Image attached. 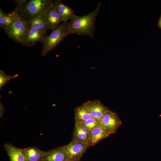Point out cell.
Returning <instances> with one entry per match:
<instances>
[{"mask_svg": "<svg viewBox=\"0 0 161 161\" xmlns=\"http://www.w3.org/2000/svg\"><path fill=\"white\" fill-rule=\"evenodd\" d=\"M13 2L16 6L14 10L28 24L34 18L45 15L54 3L52 0H17Z\"/></svg>", "mask_w": 161, "mask_h": 161, "instance_id": "6da1fadb", "label": "cell"}, {"mask_svg": "<svg viewBox=\"0 0 161 161\" xmlns=\"http://www.w3.org/2000/svg\"><path fill=\"white\" fill-rule=\"evenodd\" d=\"M101 3L99 2L95 9L89 14L82 16H76L68 23L69 34H75L94 37L95 22L100 10Z\"/></svg>", "mask_w": 161, "mask_h": 161, "instance_id": "7a4b0ae2", "label": "cell"}, {"mask_svg": "<svg viewBox=\"0 0 161 161\" xmlns=\"http://www.w3.org/2000/svg\"><path fill=\"white\" fill-rule=\"evenodd\" d=\"M67 21L63 22L52 30L48 35L45 36L41 41L43 47L41 52L42 57L54 50L68 35L69 33Z\"/></svg>", "mask_w": 161, "mask_h": 161, "instance_id": "3957f363", "label": "cell"}, {"mask_svg": "<svg viewBox=\"0 0 161 161\" xmlns=\"http://www.w3.org/2000/svg\"><path fill=\"white\" fill-rule=\"evenodd\" d=\"M29 27L28 24L18 15L13 22L4 30L9 38L23 44Z\"/></svg>", "mask_w": 161, "mask_h": 161, "instance_id": "277c9868", "label": "cell"}, {"mask_svg": "<svg viewBox=\"0 0 161 161\" xmlns=\"http://www.w3.org/2000/svg\"><path fill=\"white\" fill-rule=\"evenodd\" d=\"M121 124L117 114L109 109L105 114L100 123L111 134L115 133Z\"/></svg>", "mask_w": 161, "mask_h": 161, "instance_id": "5b68a950", "label": "cell"}, {"mask_svg": "<svg viewBox=\"0 0 161 161\" xmlns=\"http://www.w3.org/2000/svg\"><path fill=\"white\" fill-rule=\"evenodd\" d=\"M92 118L100 123L105 114L109 110L99 100H88L83 103Z\"/></svg>", "mask_w": 161, "mask_h": 161, "instance_id": "8992f818", "label": "cell"}, {"mask_svg": "<svg viewBox=\"0 0 161 161\" xmlns=\"http://www.w3.org/2000/svg\"><path fill=\"white\" fill-rule=\"evenodd\" d=\"M68 155V159H80L87 148V145L75 139L64 146Z\"/></svg>", "mask_w": 161, "mask_h": 161, "instance_id": "52a82bcc", "label": "cell"}, {"mask_svg": "<svg viewBox=\"0 0 161 161\" xmlns=\"http://www.w3.org/2000/svg\"><path fill=\"white\" fill-rule=\"evenodd\" d=\"M45 35L36 29L29 26L23 45L27 47H33L38 42H41Z\"/></svg>", "mask_w": 161, "mask_h": 161, "instance_id": "ba28073f", "label": "cell"}, {"mask_svg": "<svg viewBox=\"0 0 161 161\" xmlns=\"http://www.w3.org/2000/svg\"><path fill=\"white\" fill-rule=\"evenodd\" d=\"M53 6L63 22L67 21L76 16L74 10L70 7L64 4L61 0L54 1Z\"/></svg>", "mask_w": 161, "mask_h": 161, "instance_id": "9c48e42d", "label": "cell"}, {"mask_svg": "<svg viewBox=\"0 0 161 161\" xmlns=\"http://www.w3.org/2000/svg\"><path fill=\"white\" fill-rule=\"evenodd\" d=\"M42 159L45 161H66L68 155L63 146L47 151Z\"/></svg>", "mask_w": 161, "mask_h": 161, "instance_id": "30bf717a", "label": "cell"}, {"mask_svg": "<svg viewBox=\"0 0 161 161\" xmlns=\"http://www.w3.org/2000/svg\"><path fill=\"white\" fill-rule=\"evenodd\" d=\"M4 146L10 161H26L23 149L17 148L10 143H5Z\"/></svg>", "mask_w": 161, "mask_h": 161, "instance_id": "8fae6325", "label": "cell"}, {"mask_svg": "<svg viewBox=\"0 0 161 161\" xmlns=\"http://www.w3.org/2000/svg\"><path fill=\"white\" fill-rule=\"evenodd\" d=\"M111 134L100 125L91 131L87 145L93 146Z\"/></svg>", "mask_w": 161, "mask_h": 161, "instance_id": "7c38bea8", "label": "cell"}, {"mask_svg": "<svg viewBox=\"0 0 161 161\" xmlns=\"http://www.w3.org/2000/svg\"><path fill=\"white\" fill-rule=\"evenodd\" d=\"M45 18L48 30H53L63 22L61 17L55 9L53 5L47 12Z\"/></svg>", "mask_w": 161, "mask_h": 161, "instance_id": "4fadbf2b", "label": "cell"}, {"mask_svg": "<svg viewBox=\"0 0 161 161\" xmlns=\"http://www.w3.org/2000/svg\"><path fill=\"white\" fill-rule=\"evenodd\" d=\"M90 132V131L79 123H75L72 139L77 140L87 145Z\"/></svg>", "mask_w": 161, "mask_h": 161, "instance_id": "5bb4252c", "label": "cell"}, {"mask_svg": "<svg viewBox=\"0 0 161 161\" xmlns=\"http://www.w3.org/2000/svg\"><path fill=\"white\" fill-rule=\"evenodd\" d=\"M23 149L25 154L26 161H39L47 153L35 147H30Z\"/></svg>", "mask_w": 161, "mask_h": 161, "instance_id": "9a60e30c", "label": "cell"}, {"mask_svg": "<svg viewBox=\"0 0 161 161\" xmlns=\"http://www.w3.org/2000/svg\"><path fill=\"white\" fill-rule=\"evenodd\" d=\"M91 118L90 112L83 104L75 109V123H82Z\"/></svg>", "mask_w": 161, "mask_h": 161, "instance_id": "2e32d148", "label": "cell"}, {"mask_svg": "<svg viewBox=\"0 0 161 161\" xmlns=\"http://www.w3.org/2000/svg\"><path fill=\"white\" fill-rule=\"evenodd\" d=\"M45 15L34 18L29 22V25L46 35L48 29L45 20Z\"/></svg>", "mask_w": 161, "mask_h": 161, "instance_id": "e0dca14e", "label": "cell"}, {"mask_svg": "<svg viewBox=\"0 0 161 161\" xmlns=\"http://www.w3.org/2000/svg\"><path fill=\"white\" fill-rule=\"evenodd\" d=\"M18 14L14 10L8 13H4L1 9L0 10V26L3 29L11 24Z\"/></svg>", "mask_w": 161, "mask_h": 161, "instance_id": "ac0fdd59", "label": "cell"}, {"mask_svg": "<svg viewBox=\"0 0 161 161\" xmlns=\"http://www.w3.org/2000/svg\"><path fill=\"white\" fill-rule=\"evenodd\" d=\"M18 74L12 75H8L2 70L0 71V89L10 80L17 78Z\"/></svg>", "mask_w": 161, "mask_h": 161, "instance_id": "d6986e66", "label": "cell"}, {"mask_svg": "<svg viewBox=\"0 0 161 161\" xmlns=\"http://www.w3.org/2000/svg\"><path fill=\"white\" fill-rule=\"evenodd\" d=\"M78 123L90 131L100 125L92 117L83 122Z\"/></svg>", "mask_w": 161, "mask_h": 161, "instance_id": "ffe728a7", "label": "cell"}, {"mask_svg": "<svg viewBox=\"0 0 161 161\" xmlns=\"http://www.w3.org/2000/svg\"><path fill=\"white\" fill-rule=\"evenodd\" d=\"M4 111V108L2 104L0 102V117L1 118L3 115V113Z\"/></svg>", "mask_w": 161, "mask_h": 161, "instance_id": "44dd1931", "label": "cell"}, {"mask_svg": "<svg viewBox=\"0 0 161 161\" xmlns=\"http://www.w3.org/2000/svg\"><path fill=\"white\" fill-rule=\"evenodd\" d=\"M157 24L159 28L161 29V15L158 22Z\"/></svg>", "mask_w": 161, "mask_h": 161, "instance_id": "7402d4cb", "label": "cell"}, {"mask_svg": "<svg viewBox=\"0 0 161 161\" xmlns=\"http://www.w3.org/2000/svg\"><path fill=\"white\" fill-rule=\"evenodd\" d=\"M66 161H80V159H68Z\"/></svg>", "mask_w": 161, "mask_h": 161, "instance_id": "603a6c76", "label": "cell"}, {"mask_svg": "<svg viewBox=\"0 0 161 161\" xmlns=\"http://www.w3.org/2000/svg\"><path fill=\"white\" fill-rule=\"evenodd\" d=\"M39 161H44V160H43L42 159V160H40Z\"/></svg>", "mask_w": 161, "mask_h": 161, "instance_id": "cb8c5ba5", "label": "cell"}]
</instances>
